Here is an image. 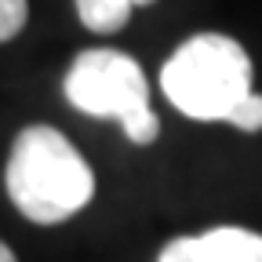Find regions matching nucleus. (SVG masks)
Segmentation results:
<instances>
[{
    "label": "nucleus",
    "mask_w": 262,
    "mask_h": 262,
    "mask_svg": "<svg viewBox=\"0 0 262 262\" xmlns=\"http://www.w3.org/2000/svg\"><path fill=\"white\" fill-rule=\"evenodd\" d=\"M157 262H262V233L241 226H215L196 237H175Z\"/></svg>",
    "instance_id": "obj_4"
},
{
    "label": "nucleus",
    "mask_w": 262,
    "mask_h": 262,
    "mask_svg": "<svg viewBox=\"0 0 262 262\" xmlns=\"http://www.w3.org/2000/svg\"><path fill=\"white\" fill-rule=\"evenodd\" d=\"M160 88L193 120H229L233 106L251 91V58L233 37L196 33L164 62Z\"/></svg>",
    "instance_id": "obj_2"
},
{
    "label": "nucleus",
    "mask_w": 262,
    "mask_h": 262,
    "mask_svg": "<svg viewBox=\"0 0 262 262\" xmlns=\"http://www.w3.org/2000/svg\"><path fill=\"white\" fill-rule=\"evenodd\" d=\"M70 106L88 117H117L135 146H149L160 135V120L149 110V84L142 66L113 48L80 51L62 80Z\"/></svg>",
    "instance_id": "obj_3"
},
{
    "label": "nucleus",
    "mask_w": 262,
    "mask_h": 262,
    "mask_svg": "<svg viewBox=\"0 0 262 262\" xmlns=\"http://www.w3.org/2000/svg\"><path fill=\"white\" fill-rule=\"evenodd\" d=\"M153 0H77V15L91 33H117L131 18V8H146Z\"/></svg>",
    "instance_id": "obj_5"
},
{
    "label": "nucleus",
    "mask_w": 262,
    "mask_h": 262,
    "mask_svg": "<svg viewBox=\"0 0 262 262\" xmlns=\"http://www.w3.org/2000/svg\"><path fill=\"white\" fill-rule=\"evenodd\" d=\"M26 18H29V4H26V0H0V44L18 37Z\"/></svg>",
    "instance_id": "obj_7"
},
{
    "label": "nucleus",
    "mask_w": 262,
    "mask_h": 262,
    "mask_svg": "<svg viewBox=\"0 0 262 262\" xmlns=\"http://www.w3.org/2000/svg\"><path fill=\"white\" fill-rule=\"evenodd\" d=\"M0 262H15V255H11V248L0 241Z\"/></svg>",
    "instance_id": "obj_8"
},
{
    "label": "nucleus",
    "mask_w": 262,
    "mask_h": 262,
    "mask_svg": "<svg viewBox=\"0 0 262 262\" xmlns=\"http://www.w3.org/2000/svg\"><path fill=\"white\" fill-rule=\"evenodd\" d=\"M8 196L11 204L40 226L73 219L95 196V175L88 160L73 149L62 131L48 124H33L18 131L8 157Z\"/></svg>",
    "instance_id": "obj_1"
},
{
    "label": "nucleus",
    "mask_w": 262,
    "mask_h": 262,
    "mask_svg": "<svg viewBox=\"0 0 262 262\" xmlns=\"http://www.w3.org/2000/svg\"><path fill=\"white\" fill-rule=\"evenodd\" d=\"M229 124L241 127V131H262V95L248 91L233 106V113H229Z\"/></svg>",
    "instance_id": "obj_6"
}]
</instances>
